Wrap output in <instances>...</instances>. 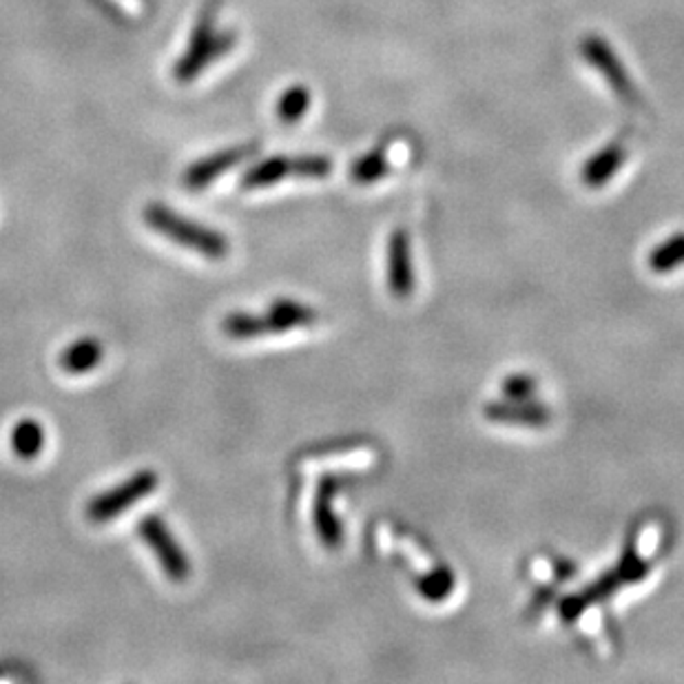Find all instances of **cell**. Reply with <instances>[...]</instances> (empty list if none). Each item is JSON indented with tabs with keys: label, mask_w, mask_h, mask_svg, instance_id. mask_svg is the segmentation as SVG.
Instances as JSON below:
<instances>
[{
	"label": "cell",
	"mask_w": 684,
	"mask_h": 684,
	"mask_svg": "<svg viewBox=\"0 0 684 684\" xmlns=\"http://www.w3.org/2000/svg\"><path fill=\"white\" fill-rule=\"evenodd\" d=\"M10 443H12V449H14V454L19 456V459L32 461V459H36V456L45 447V430H43V425L38 421L25 419V421H21L12 430Z\"/></svg>",
	"instance_id": "cell-13"
},
{
	"label": "cell",
	"mask_w": 684,
	"mask_h": 684,
	"mask_svg": "<svg viewBox=\"0 0 684 684\" xmlns=\"http://www.w3.org/2000/svg\"><path fill=\"white\" fill-rule=\"evenodd\" d=\"M333 494H335V481H324L320 488L317 503H315L317 535L326 548H339L341 543V525L333 512Z\"/></svg>",
	"instance_id": "cell-10"
},
{
	"label": "cell",
	"mask_w": 684,
	"mask_h": 684,
	"mask_svg": "<svg viewBox=\"0 0 684 684\" xmlns=\"http://www.w3.org/2000/svg\"><path fill=\"white\" fill-rule=\"evenodd\" d=\"M580 53L583 58L602 75L604 83L610 85V89L629 107L640 105V94L632 81V75L627 73L623 60L619 53L612 49V45L600 36H587L580 43Z\"/></svg>",
	"instance_id": "cell-5"
},
{
	"label": "cell",
	"mask_w": 684,
	"mask_h": 684,
	"mask_svg": "<svg viewBox=\"0 0 684 684\" xmlns=\"http://www.w3.org/2000/svg\"><path fill=\"white\" fill-rule=\"evenodd\" d=\"M391 286L397 297H406L412 290L410 244L406 231H397L391 240Z\"/></svg>",
	"instance_id": "cell-11"
},
{
	"label": "cell",
	"mask_w": 684,
	"mask_h": 684,
	"mask_svg": "<svg viewBox=\"0 0 684 684\" xmlns=\"http://www.w3.org/2000/svg\"><path fill=\"white\" fill-rule=\"evenodd\" d=\"M317 320V313L299 301L279 299L266 311V315L233 313L221 320V333L231 339H255L271 333H286L290 328L311 326Z\"/></svg>",
	"instance_id": "cell-3"
},
{
	"label": "cell",
	"mask_w": 684,
	"mask_h": 684,
	"mask_svg": "<svg viewBox=\"0 0 684 684\" xmlns=\"http://www.w3.org/2000/svg\"><path fill=\"white\" fill-rule=\"evenodd\" d=\"M625 158H627V148L621 142L607 144L585 163L583 182L587 187H602L607 180H612L619 173Z\"/></svg>",
	"instance_id": "cell-8"
},
{
	"label": "cell",
	"mask_w": 684,
	"mask_h": 684,
	"mask_svg": "<svg viewBox=\"0 0 684 684\" xmlns=\"http://www.w3.org/2000/svg\"><path fill=\"white\" fill-rule=\"evenodd\" d=\"M531 388H535V386H531V382H529V379H525V376H514V379H509L507 386H505L509 397H520V399L527 397L531 393Z\"/></svg>",
	"instance_id": "cell-19"
},
{
	"label": "cell",
	"mask_w": 684,
	"mask_h": 684,
	"mask_svg": "<svg viewBox=\"0 0 684 684\" xmlns=\"http://www.w3.org/2000/svg\"><path fill=\"white\" fill-rule=\"evenodd\" d=\"M217 5H219V0H208V3L204 5V10L195 23V29L191 34L189 47L180 56V60L173 69L176 81L182 85L195 81L197 75L213 60L221 58L224 53L231 51L236 45L238 36L233 32H226V34L215 32L217 29Z\"/></svg>",
	"instance_id": "cell-2"
},
{
	"label": "cell",
	"mask_w": 684,
	"mask_h": 684,
	"mask_svg": "<svg viewBox=\"0 0 684 684\" xmlns=\"http://www.w3.org/2000/svg\"><path fill=\"white\" fill-rule=\"evenodd\" d=\"M103 359H105L103 344L94 337H83L79 341L69 344L60 352L58 365L69 374H85V372H92Z\"/></svg>",
	"instance_id": "cell-9"
},
{
	"label": "cell",
	"mask_w": 684,
	"mask_h": 684,
	"mask_svg": "<svg viewBox=\"0 0 684 684\" xmlns=\"http://www.w3.org/2000/svg\"><path fill=\"white\" fill-rule=\"evenodd\" d=\"M333 171V163L320 154H307L292 158V176L309 178V180H324Z\"/></svg>",
	"instance_id": "cell-17"
},
{
	"label": "cell",
	"mask_w": 684,
	"mask_h": 684,
	"mask_svg": "<svg viewBox=\"0 0 684 684\" xmlns=\"http://www.w3.org/2000/svg\"><path fill=\"white\" fill-rule=\"evenodd\" d=\"M288 176H292V158L273 156V158L257 163L255 167H251L242 176V189H247V191L266 189V187H273V184L286 180Z\"/></svg>",
	"instance_id": "cell-12"
},
{
	"label": "cell",
	"mask_w": 684,
	"mask_h": 684,
	"mask_svg": "<svg viewBox=\"0 0 684 684\" xmlns=\"http://www.w3.org/2000/svg\"><path fill=\"white\" fill-rule=\"evenodd\" d=\"M682 262H684V233H677L671 240H667L664 244H660L649 257L651 268L658 273L671 271V268L680 266Z\"/></svg>",
	"instance_id": "cell-16"
},
{
	"label": "cell",
	"mask_w": 684,
	"mask_h": 684,
	"mask_svg": "<svg viewBox=\"0 0 684 684\" xmlns=\"http://www.w3.org/2000/svg\"><path fill=\"white\" fill-rule=\"evenodd\" d=\"M137 535L146 543V548L156 554L163 572L171 583H187L193 567L189 563V556L180 548L178 539L171 535L169 525L163 516L148 514L137 523Z\"/></svg>",
	"instance_id": "cell-4"
},
{
	"label": "cell",
	"mask_w": 684,
	"mask_h": 684,
	"mask_svg": "<svg viewBox=\"0 0 684 684\" xmlns=\"http://www.w3.org/2000/svg\"><path fill=\"white\" fill-rule=\"evenodd\" d=\"M257 142H249V144H238L231 148H221L213 156H206L202 160H197L195 165H191L184 176L182 182L189 191H202L204 187L213 184L217 178H221L224 173H228L231 169H236L238 165H242L244 160L253 158L257 154Z\"/></svg>",
	"instance_id": "cell-7"
},
{
	"label": "cell",
	"mask_w": 684,
	"mask_h": 684,
	"mask_svg": "<svg viewBox=\"0 0 684 684\" xmlns=\"http://www.w3.org/2000/svg\"><path fill=\"white\" fill-rule=\"evenodd\" d=\"M311 89L303 87V85H295L290 89H286L279 100H277V107H275V113L277 118L284 122V124H295L299 122L303 116H307V111L311 109Z\"/></svg>",
	"instance_id": "cell-14"
},
{
	"label": "cell",
	"mask_w": 684,
	"mask_h": 684,
	"mask_svg": "<svg viewBox=\"0 0 684 684\" xmlns=\"http://www.w3.org/2000/svg\"><path fill=\"white\" fill-rule=\"evenodd\" d=\"M3 673H5V671H3V669H0V675H3Z\"/></svg>",
	"instance_id": "cell-20"
},
{
	"label": "cell",
	"mask_w": 684,
	"mask_h": 684,
	"mask_svg": "<svg viewBox=\"0 0 684 684\" xmlns=\"http://www.w3.org/2000/svg\"><path fill=\"white\" fill-rule=\"evenodd\" d=\"M496 421H512V423H525V425H541L545 423L548 412L541 408H527V410H514V408H490L488 410Z\"/></svg>",
	"instance_id": "cell-18"
},
{
	"label": "cell",
	"mask_w": 684,
	"mask_h": 684,
	"mask_svg": "<svg viewBox=\"0 0 684 684\" xmlns=\"http://www.w3.org/2000/svg\"><path fill=\"white\" fill-rule=\"evenodd\" d=\"M148 228H154L156 233L165 236L178 247H184L189 251H195L208 260H221L231 253V244L228 238H224L215 228L202 226L195 219H189L176 211H171L167 204L151 202L146 204L142 213Z\"/></svg>",
	"instance_id": "cell-1"
},
{
	"label": "cell",
	"mask_w": 684,
	"mask_h": 684,
	"mask_svg": "<svg viewBox=\"0 0 684 684\" xmlns=\"http://www.w3.org/2000/svg\"><path fill=\"white\" fill-rule=\"evenodd\" d=\"M386 173H388V158H386V154H384L382 148L370 151V154L361 156L350 167V178L357 184H372L379 178H384Z\"/></svg>",
	"instance_id": "cell-15"
},
{
	"label": "cell",
	"mask_w": 684,
	"mask_h": 684,
	"mask_svg": "<svg viewBox=\"0 0 684 684\" xmlns=\"http://www.w3.org/2000/svg\"><path fill=\"white\" fill-rule=\"evenodd\" d=\"M160 485V477L154 470H140L124 483L116 485L113 490L98 494L87 505V518L94 523H107L120 514H124L131 505L154 494Z\"/></svg>",
	"instance_id": "cell-6"
}]
</instances>
